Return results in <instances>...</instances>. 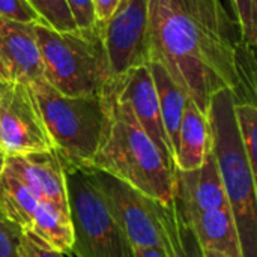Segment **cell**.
Wrapping results in <instances>:
<instances>
[{"instance_id": "6da1fadb", "label": "cell", "mask_w": 257, "mask_h": 257, "mask_svg": "<svg viewBox=\"0 0 257 257\" xmlns=\"http://www.w3.org/2000/svg\"><path fill=\"white\" fill-rule=\"evenodd\" d=\"M149 62H158L206 114L211 96L230 89L256 104L254 47L221 0H149Z\"/></svg>"}, {"instance_id": "7a4b0ae2", "label": "cell", "mask_w": 257, "mask_h": 257, "mask_svg": "<svg viewBox=\"0 0 257 257\" xmlns=\"http://www.w3.org/2000/svg\"><path fill=\"white\" fill-rule=\"evenodd\" d=\"M104 98L107 123L90 167L116 176L149 199L170 202L175 193V172L166 166L131 107L116 95L113 86Z\"/></svg>"}, {"instance_id": "3957f363", "label": "cell", "mask_w": 257, "mask_h": 257, "mask_svg": "<svg viewBox=\"0 0 257 257\" xmlns=\"http://www.w3.org/2000/svg\"><path fill=\"white\" fill-rule=\"evenodd\" d=\"M211 130V152L233 214L242 257H257L256 173L251 170L242 146L236 117L235 98L230 89L211 96L206 113Z\"/></svg>"}, {"instance_id": "277c9868", "label": "cell", "mask_w": 257, "mask_h": 257, "mask_svg": "<svg viewBox=\"0 0 257 257\" xmlns=\"http://www.w3.org/2000/svg\"><path fill=\"white\" fill-rule=\"evenodd\" d=\"M42 56L44 80L66 96L104 95L113 86L101 24L92 29L59 32L33 24Z\"/></svg>"}, {"instance_id": "5b68a950", "label": "cell", "mask_w": 257, "mask_h": 257, "mask_svg": "<svg viewBox=\"0 0 257 257\" xmlns=\"http://www.w3.org/2000/svg\"><path fill=\"white\" fill-rule=\"evenodd\" d=\"M27 86L62 164L78 169L90 167L107 123L104 95L66 96L44 78Z\"/></svg>"}, {"instance_id": "8992f818", "label": "cell", "mask_w": 257, "mask_h": 257, "mask_svg": "<svg viewBox=\"0 0 257 257\" xmlns=\"http://www.w3.org/2000/svg\"><path fill=\"white\" fill-rule=\"evenodd\" d=\"M63 169L72 232L71 253L77 257H134V247L84 169Z\"/></svg>"}, {"instance_id": "52a82bcc", "label": "cell", "mask_w": 257, "mask_h": 257, "mask_svg": "<svg viewBox=\"0 0 257 257\" xmlns=\"http://www.w3.org/2000/svg\"><path fill=\"white\" fill-rule=\"evenodd\" d=\"M0 209L8 218L51 248L68 254L72 248L69 217L35 197L9 172L0 178Z\"/></svg>"}, {"instance_id": "ba28073f", "label": "cell", "mask_w": 257, "mask_h": 257, "mask_svg": "<svg viewBox=\"0 0 257 257\" xmlns=\"http://www.w3.org/2000/svg\"><path fill=\"white\" fill-rule=\"evenodd\" d=\"M149 0H120L101 24V38L113 81L149 63Z\"/></svg>"}, {"instance_id": "9c48e42d", "label": "cell", "mask_w": 257, "mask_h": 257, "mask_svg": "<svg viewBox=\"0 0 257 257\" xmlns=\"http://www.w3.org/2000/svg\"><path fill=\"white\" fill-rule=\"evenodd\" d=\"M0 146L6 155H26L53 149L27 84L14 81L0 93Z\"/></svg>"}, {"instance_id": "30bf717a", "label": "cell", "mask_w": 257, "mask_h": 257, "mask_svg": "<svg viewBox=\"0 0 257 257\" xmlns=\"http://www.w3.org/2000/svg\"><path fill=\"white\" fill-rule=\"evenodd\" d=\"M84 172L102 196L108 211L119 223L133 247H161L158 227L149 208L148 196L104 170L87 167Z\"/></svg>"}, {"instance_id": "8fae6325", "label": "cell", "mask_w": 257, "mask_h": 257, "mask_svg": "<svg viewBox=\"0 0 257 257\" xmlns=\"http://www.w3.org/2000/svg\"><path fill=\"white\" fill-rule=\"evenodd\" d=\"M113 89L120 99L128 102L137 122L160 151L166 166L175 172V152L163 125L157 89L148 65L128 71L113 83Z\"/></svg>"}, {"instance_id": "7c38bea8", "label": "cell", "mask_w": 257, "mask_h": 257, "mask_svg": "<svg viewBox=\"0 0 257 257\" xmlns=\"http://www.w3.org/2000/svg\"><path fill=\"white\" fill-rule=\"evenodd\" d=\"M6 172L18 179L35 197L68 215L65 169L54 149L26 155H8Z\"/></svg>"}, {"instance_id": "4fadbf2b", "label": "cell", "mask_w": 257, "mask_h": 257, "mask_svg": "<svg viewBox=\"0 0 257 257\" xmlns=\"http://www.w3.org/2000/svg\"><path fill=\"white\" fill-rule=\"evenodd\" d=\"M0 57L17 83L29 84L44 78L42 56L33 24L0 18Z\"/></svg>"}, {"instance_id": "5bb4252c", "label": "cell", "mask_w": 257, "mask_h": 257, "mask_svg": "<svg viewBox=\"0 0 257 257\" xmlns=\"http://www.w3.org/2000/svg\"><path fill=\"white\" fill-rule=\"evenodd\" d=\"M149 208L154 214L161 248L167 257H206L191 218L185 209L181 196L173 193V197L167 203L149 199Z\"/></svg>"}, {"instance_id": "9a60e30c", "label": "cell", "mask_w": 257, "mask_h": 257, "mask_svg": "<svg viewBox=\"0 0 257 257\" xmlns=\"http://www.w3.org/2000/svg\"><path fill=\"white\" fill-rule=\"evenodd\" d=\"M211 151V130L206 114L188 101L182 114L175 149V169L194 172L202 167Z\"/></svg>"}, {"instance_id": "2e32d148", "label": "cell", "mask_w": 257, "mask_h": 257, "mask_svg": "<svg viewBox=\"0 0 257 257\" xmlns=\"http://www.w3.org/2000/svg\"><path fill=\"white\" fill-rule=\"evenodd\" d=\"M187 209V208H185ZM196 235L205 250L220 251L229 257H242L241 244L230 209L188 211Z\"/></svg>"}, {"instance_id": "e0dca14e", "label": "cell", "mask_w": 257, "mask_h": 257, "mask_svg": "<svg viewBox=\"0 0 257 257\" xmlns=\"http://www.w3.org/2000/svg\"><path fill=\"white\" fill-rule=\"evenodd\" d=\"M148 68H149L154 83H155L163 125H164L167 139L172 145V149L175 152L182 114H184V110L190 99L176 86V83L172 80V77L167 74V71L158 62H149Z\"/></svg>"}, {"instance_id": "ac0fdd59", "label": "cell", "mask_w": 257, "mask_h": 257, "mask_svg": "<svg viewBox=\"0 0 257 257\" xmlns=\"http://www.w3.org/2000/svg\"><path fill=\"white\" fill-rule=\"evenodd\" d=\"M238 133L251 170L257 175V107L256 104H235Z\"/></svg>"}, {"instance_id": "d6986e66", "label": "cell", "mask_w": 257, "mask_h": 257, "mask_svg": "<svg viewBox=\"0 0 257 257\" xmlns=\"http://www.w3.org/2000/svg\"><path fill=\"white\" fill-rule=\"evenodd\" d=\"M29 3L38 12L45 26L59 32L77 29L65 0H29Z\"/></svg>"}, {"instance_id": "ffe728a7", "label": "cell", "mask_w": 257, "mask_h": 257, "mask_svg": "<svg viewBox=\"0 0 257 257\" xmlns=\"http://www.w3.org/2000/svg\"><path fill=\"white\" fill-rule=\"evenodd\" d=\"M232 5L235 8L236 23L241 29L244 41L251 47H256V0H232Z\"/></svg>"}, {"instance_id": "44dd1931", "label": "cell", "mask_w": 257, "mask_h": 257, "mask_svg": "<svg viewBox=\"0 0 257 257\" xmlns=\"http://www.w3.org/2000/svg\"><path fill=\"white\" fill-rule=\"evenodd\" d=\"M0 18L29 24H44L29 0H0Z\"/></svg>"}, {"instance_id": "7402d4cb", "label": "cell", "mask_w": 257, "mask_h": 257, "mask_svg": "<svg viewBox=\"0 0 257 257\" xmlns=\"http://www.w3.org/2000/svg\"><path fill=\"white\" fill-rule=\"evenodd\" d=\"M23 230L0 209V257H20L18 239Z\"/></svg>"}, {"instance_id": "603a6c76", "label": "cell", "mask_w": 257, "mask_h": 257, "mask_svg": "<svg viewBox=\"0 0 257 257\" xmlns=\"http://www.w3.org/2000/svg\"><path fill=\"white\" fill-rule=\"evenodd\" d=\"M18 254L20 257H63V253L51 248L50 245L27 232L20 233Z\"/></svg>"}, {"instance_id": "cb8c5ba5", "label": "cell", "mask_w": 257, "mask_h": 257, "mask_svg": "<svg viewBox=\"0 0 257 257\" xmlns=\"http://www.w3.org/2000/svg\"><path fill=\"white\" fill-rule=\"evenodd\" d=\"M77 29H92L98 24L93 0H65Z\"/></svg>"}, {"instance_id": "d4e9b609", "label": "cell", "mask_w": 257, "mask_h": 257, "mask_svg": "<svg viewBox=\"0 0 257 257\" xmlns=\"http://www.w3.org/2000/svg\"><path fill=\"white\" fill-rule=\"evenodd\" d=\"M120 0H93V9H95V17L98 23H105L116 8L119 6Z\"/></svg>"}, {"instance_id": "484cf974", "label": "cell", "mask_w": 257, "mask_h": 257, "mask_svg": "<svg viewBox=\"0 0 257 257\" xmlns=\"http://www.w3.org/2000/svg\"><path fill=\"white\" fill-rule=\"evenodd\" d=\"M134 257H167L161 247H134Z\"/></svg>"}, {"instance_id": "4316f807", "label": "cell", "mask_w": 257, "mask_h": 257, "mask_svg": "<svg viewBox=\"0 0 257 257\" xmlns=\"http://www.w3.org/2000/svg\"><path fill=\"white\" fill-rule=\"evenodd\" d=\"M0 81H5V83H14L12 80V75L8 69V66L5 65L3 59L0 57Z\"/></svg>"}, {"instance_id": "83f0119b", "label": "cell", "mask_w": 257, "mask_h": 257, "mask_svg": "<svg viewBox=\"0 0 257 257\" xmlns=\"http://www.w3.org/2000/svg\"><path fill=\"white\" fill-rule=\"evenodd\" d=\"M6 160H8V155H6V152L2 149V146H0V178L3 176V173H5V169H6Z\"/></svg>"}, {"instance_id": "f1b7e54d", "label": "cell", "mask_w": 257, "mask_h": 257, "mask_svg": "<svg viewBox=\"0 0 257 257\" xmlns=\"http://www.w3.org/2000/svg\"><path fill=\"white\" fill-rule=\"evenodd\" d=\"M205 254H206V257H229L220 253V251H214V250H205Z\"/></svg>"}, {"instance_id": "f546056e", "label": "cell", "mask_w": 257, "mask_h": 257, "mask_svg": "<svg viewBox=\"0 0 257 257\" xmlns=\"http://www.w3.org/2000/svg\"><path fill=\"white\" fill-rule=\"evenodd\" d=\"M8 84H9V83H5V81H0V93H2V92H3V90H5V89L8 87Z\"/></svg>"}]
</instances>
